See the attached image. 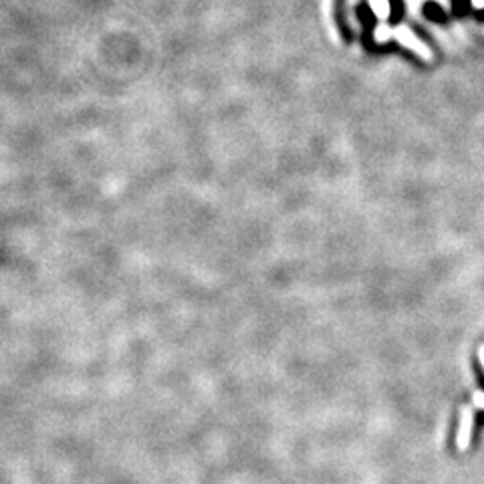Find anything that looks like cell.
Listing matches in <instances>:
<instances>
[{"label": "cell", "instance_id": "obj_1", "mask_svg": "<svg viewBox=\"0 0 484 484\" xmlns=\"http://www.w3.org/2000/svg\"><path fill=\"white\" fill-rule=\"evenodd\" d=\"M472 428H474V412L472 408H464L462 410V418H460V428H458V436H456V444L460 450H466L472 440Z\"/></svg>", "mask_w": 484, "mask_h": 484}, {"label": "cell", "instance_id": "obj_2", "mask_svg": "<svg viewBox=\"0 0 484 484\" xmlns=\"http://www.w3.org/2000/svg\"><path fill=\"white\" fill-rule=\"evenodd\" d=\"M472 403H474L476 408L484 410V394L483 391H474V396H472Z\"/></svg>", "mask_w": 484, "mask_h": 484}, {"label": "cell", "instance_id": "obj_3", "mask_svg": "<svg viewBox=\"0 0 484 484\" xmlns=\"http://www.w3.org/2000/svg\"><path fill=\"white\" fill-rule=\"evenodd\" d=\"M478 357H480V363H483V368H484V345L478 349Z\"/></svg>", "mask_w": 484, "mask_h": 484}]
</instances>
